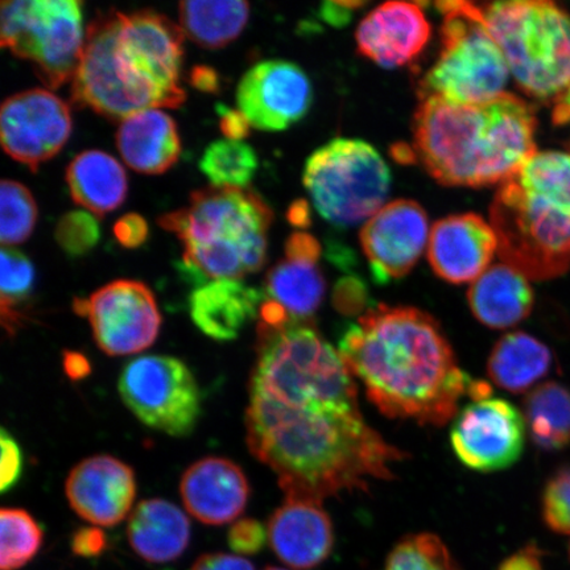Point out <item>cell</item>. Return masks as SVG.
Here are the masks:
<instances>
[{"label": "cell", "mask_w": 570, "mask_h": 570, "mask_svg": "<svg viewBox=\"0 0 570 570\" xmlns=\"http://www.w3.org/2000/svg\"><path fill=\"white\" fill-rule=\"evenodd\" d=\"M533 444L558 452L570 444V390L558 382L534 387L523 403Z\"/></svg>", "instance_id": "30"}, {"label": "cell", "mask_w": 570, "mask_h": 570, "mask_svg": "<svg viewBox=\"0 0 570 570\" xmlns=\"http://www.w3.org/2000/svg\"><path fill=\"white\" fill-rule=\"evenodd\" d=\"M82 3L77 0L2 2L0 42L33 63L49 89L73 80L85 46Z\"/></svg>", "instance_id": "10"}, {"label": "cell", "mask_w": 570, "mask_h": 570, "mask_svg": "<svg viewBox=\"0 0 570 570\" xmlns=\"http://www.w3.org/2000/svg\"><path fill=\"white\" fill-rule=\"evenodd\" d=\"M265 570H287V569H282V568H276V567H268Z\"/></svg>", "instance_id": "51"}, {"label": "cell", "mask_w": 570, "mask_h": 570, "mask_svg": "<svg viewBox=\"0 0 570 570\" xmlns=\"http://www.w3.org/2000/svg\"><path fill=\"white\" fill-rule=\"evenodd\" d=\"M265 296L240 281H213L190 296V317L205 336L233 341L244 327L259 317Z\"/></svg>", "instance_id": "23"}, {"label": "cell", "mask_w": 570, "mask_h": 570, "mask_svg": "<svg viewBox=\"0 0 570 570\" xmlns=\"http://www.w3.org/2000/svg\"><path fill=\"white\" fill-rule=\"evenodd\" d=\"M553 120L556 125L570 127V85L554 99Z\"/></svg>", "instance_id": "49"}, {"label": "cell", "mask_w": 570, "mask_h": 570, "mask_svg": "<svg viewBox=\"0 0 570 570\" xmlns=\"http://www.w3.org/2000/svg\"><path fill=\"white\" fill-rule=\"evenodd\" d=\"M117 146L127 166L146 175L167 173L181 153L175 120L159 109L124 119L118 128Z\"/></svg>", "instance_id": "24"}, {"label": "cell", "mask_w": 570, "mask_h": 570, "mask_svg": "<svg viewBox=\"0 0 570 570\" xmlns=\"http://www.w3.org/2000/svg\"><path fill=\"white\" fill-rule=\"evenodd\" d=\"M441 51L420 83V98L458 105H483L504 95L510 69L488 30L480 4L440 2Z\"/></svg>", "instance_id": "8"}, {"label": "cell", "mask_w": 570, "mask_h": 570, "mask_svg": "<svg viewBox=\"0 0 570 570\" xmlns=\"http://www.w3.org/2000/svg\"><path fill=\"white\" fill-rule=\"evenodd\" d=\"M220 131L229 140H240L247 137L249 127L248 120L239 110H232L225 105L217 106Z\"/></svg>", "instance_id": "44"}, {"label": "cell", "mask_w": 570, "mask_h": 570, "mask_svg": "<svg viewBox=\"0 0 570 570\" xmlns=\"http://www.w3.org/2000/svg\"><path fill=\"white\" fill-rule=\"evenodd\" d=\"M199 169L213 187L246 188L258 169V156L240 140H218L205 149Z\"/></svg>", "instance_id": "31"}, {"label": "cell", "mask_w": 570, "mask_h": 570, "mask_svg": "<svg viewBox=\"0 0 570 570\" xmlns=\"http://www.w3.org/2000/svg\"><path fill=\"white\" fill-rule=\"evenodd\" d=\"M246 441L285 499L323 503L394 479L409 453L363 417L353 375L313 321L258 326Z\"/></svg>", "instance_id": "1"}, {"label": "cell", "mask_w": 570, "mask_h": 570, "mask_svg": "<svg viewBox=\"0 0 570 570\" xmlns=\"http://www.w3.org/2000/svg\"><path fill=\"white\" fill-rule=\"evenodd\" d=\"M568 552H569V560H570V543H569V550H568Z\"/></svg>", "instance_id": "52"}, {"label": "cell", "mask_w": 570, "mask_h": 570, "mask_svg": "<svg viewBox=\"0 0 570 570\" xmlns=\"http://www.w3.org/2000/svg\"><path fill=\"white\" fill-rule=\"evenodd\" d=\"M551 348L525 332H512L499 340L490 353L488 374L499 389L522 394L551 373Z\"/></svg>", "instance_id": "28"}, {"label": "cell", "mask_w": 570, "mask_h": 570, "mask_svg": "<svg viewBox=\"0 0 570 570\" xmlns=\"http://www.w3.org/2000/svg\"><path fill=\"white\" fill-rule=\"evenodd\" d=\"M386 570H462L436 534L417 533L402 539L387 558Z\"/></svg>", "instance_id": "35"}, {"label": "cell", "mask_w": 570, "mask_h": 570, "mask_svg": "<svg viewBox=\"0 0 570 570\" xmlns=\"http://www.w3.org/2000/svg\"><path fill=\"white\" fill-rule=\"evenodd\" d=\"M361 6H363V3H325L323 9H321V16H323L326 23L340 27L347 23L352 18V13L358 10Z\"/></svg>", "instance_id": "47"}, {"label": "cell", "mask_w": 570, "mask_h": 570, "mask_svg": "<svg viewBox=\"0 0 570 570\" xmlns=\"http://www.w3.org/2000/svg\"><path fill=\"white\" fill-rule=\"evenodd\" d=\"M497 570H544L543 552L537 544H527L505 559Z\"/></svg>", "instance_id": "45"}, {"label": "cell", "mask_w": 570, "mask_h": 570, "mask_svg": "<svg viewBox=\"0 0 570 570\" xmlns=\"http://www.w3.org/2000/svg\"><path fill=\"white\" fill-rule=\"evenodd\" d=\"M541 515L548 529L570 534V465L556 470L547 481L541 495Z\"/></svg>", "instance_id": "37"}, {"label": "cell", "mask_w": 570, "mask_h": 570, "mask_svg": "<svg viewBox=\"0 0 570 570\" xmlns=\"http://www.w3.org/2000/svg\"><path fill=\"white\" fill-rule=\"evenodd\" d=\"M288 217L292 225L304 227L309 223V213L304 203H295L291 206Z\"/></svg>", "instance_id": "50"}, {"label": "cell", "mask_w": 570, "mask_h": 570, "mask_svg": "<svg viewBox=\"0 0 570 570\" xmlns=\"http://www.w3.org/2000/svg\"><path fill=\"white\" fill-rule=\"evenodd\" d=\"M75 312L90 321L92 336L104 353L132 355L158 340L161 315L153 291L137 281L104 285L89 298H75Z\"/></svg>", "instance_id": "12"}, {"label": "cell", "mask_w": 570, "mask_h": 570, "mask_svg": "<svg viewBox=\"0 0 570 570\" xmlns=\"http://www.w3.org/2000/svg\"><path fill=\"white\" fill-rule=\"evenodd\" d=\"M126 407L153 430L184 438L202 415V392L194 373L169 355H145L127 363L118 382Z\"/></svg>", "instance_id": "11"}, {"label": "cell", "mask_w": 570, "mask_h": 570, "mask_svg": "<svg viewBox=\"0 0 570 570\" xmlns=\"http://www.w3.org/2000/svg\"><path fill=\"white\" fill-rule=\"evenodd\" d=\"M470 309L490 330H509L531 315L534 295L529 279L505 263H497L470 285Z\"/></svg>", "instance_id": "25"}, {"label": "cell", "mask_w": 570, "mask_h": 570, "mask_svg": "<svg viewBox=\"0 0 570 570\" xmlns=\"http://www.w3.org/2000/svg\"><path fill=\"white\" fill-rule=\"evenodd\" d=\"M268 541L285 566L311 570L330 558L334 530L323 503L285 499L268 522Z\"/></svg>", "instance_id": "20"}, {"label": "cell", "mask_w": 570, "mask_h": 570, "mask_svg": "<svg viewBox=\"0 0 570 570\" xmlns=\"http://www.w3.org/2000/svg\"><path fill=\"white\" fill-rule=\"evenodd\" d=\"M114 235L120 245L127 248L139 247L148 238V225L139 214H126L114 225Z\"/></svg>", "instance_id": "42"}, {"label": "cell", "mask_w": 570, "mask_h": 570, "mask_svg": "<svg viewBox=\"0 0 570 570\" xmlns=\"http://www.w3.org/2000/svg\"><path fill=\"white\" fill-rule=\"evenodd\" d=\"M71 132L69 106L53 92L27 90L7 98L0 111V140L7 155L32 170L52 159Z\"/></svg>", "instance_id": "14"}, {"label": "cell", "mask_w": 570, "mask_h": 570, "mask_svg": "<svg viewBox=\"0 0 570 570\" xmlns=\"http://www.w3.org/2000/svg\"><path fill=\"white\" fill-rule=\"evenodd\" d=\"M514 404L501 397L475 399L453 422L451 444L458 459L475 472L508 469L520 459L525 424Z\"/></svg>", "instance_id": "13"}, {"label": "cell", "mask_w": 570, "mask_h": 570, "mask_svg": "<svg viewBox=\"0 0 570 570\" xmlns=\"http://www.w3.org/2000/svg\"><path fill=\"white\" fill-rule=\"evenodd\" d=\"M70 508L99 527H114L131 511L137 497L134 470L111 455H95L71 469L66 483Z\"/></svg>", "instance_id": "17"}, {"label": "cell", "mask_w": 570, "mask_h": 570, "mask_svg": "<svg viewBox=\"0 0 570 570\" xmlns=\"http://www.w3.org/2000/svg\"><path fill=\"white\" fill-rule=\"evenodd\" d=\"M62 366L69 380L75 382L83 381L91 373L90 361L87 356L73 351L62 353Z\"/></svg>", "instance_id": "46"}, {"label": "cell", "mask_w": 570, "mask_h": 570, "mask_svg": "<svg viewBox=\"0 0 570 570\" xmlns=\"http://www.w3.org/2000/svg\"><path fill=\"white\" fill-rule=\"evenodd\" d=\"M99 237L101 230L95 214L85 210L63 214L55 232L57 244L71 258L90 253L97 246Z\"/></svg>", "instance_id": "36"}, {"label": "cell", "mask_w": 570, "mask_h": 570, "mask_svg": "<svg viewBox=\"0 0 570 570\" xmlns=\"http://www.w3.org/2000/svg\"><path fill=\"white\" fill-rule=\"evenodd\" d=\"M268 532L258 520L244 518L232 525L227 533V543L237 554H256L263 550Z\"/></svg>", "instance_id": "38"}, {"label": "cell", "mask_w": 570, "mask_h": 570, "mask_svg": "<svg viewBox=\"0 0 570 570\" xmlns=\"http://www.w3.org/2000/svg\"><path fill=\"white\" fill-rule=\"evenodd\" d=\"M430 220L412 199L384 205L361 230V245L377 284L402 279L422 258L430 242Z\"/></svg>", "instance_id": "15"}, {"label": "cell", "mask_w": 570, "mask_h": 570, "mask_svg": "<svg viewBox=\"0 0 570 570\" xmlns=\"http://www.w3.org/2000/svg\"><path fill=\"white\" fill-rule=\"evenodd\" d=\"M370 303L367 289L358 277L348 276L337 283L333 292V304L345 316L365 315Z\"/></svg>", "instance_id": "39"}, {"label": "cell", "mask_w": 570, "mask_h": 570, "mask_svg": "<svg viewBox=\"0 0 570 570\" xmlns=\"http://www.w3.org/2000/svg\"><path fill=\"white\" fill-rule=\"evenodd\" d=\"M190 82L204 92H216L219 88L218 75L209 67H196L191 70Z\"/></svg>", "instance_id": "48"}, {"label": "cell", "mask_w": 570, "mask_h": 570, "mask_svg": "<svg viewBox=\"0 0 570 570\" xmlns=\"http://www.w3.org/2000/svg\"><path fill=\"white\" fill-rule=\"evenodd\" d=\"M274 214L256 191L209 187L159 219L184 244V262L212 281H240L266 265Z\"/></svg>", "instance_id": "6"}, {"label": "cell", "mask_w": 570, "mask_h": 570, "mask_svg": "<svg viewBox=\"0 0 570 570\" xmlns=\"http://www.w3.org/2000/svg\"><path fill=\"white\" fill-rule=\"evenodd\" d=\"M180 493L191 517L204 524L223 525L234 522L245 511L249 484L237 463L206 458L184 473Z\"/></svg>", "instance_id": "21"}, {"label": "cell", "mask_w": 570, "mask_h": 570, "mask_svg": "<svg viewBox=\"0 0 570 570\" xmlns=\"http://www.w3.org/2000/svg\"><path fill=\"white\" fill-rule=\"evenodd\" d=\"M321 247L308 233L292 234L284 259L268 271L266 295L292 320L311 321L324 302L326 282L318 267Z\"/></svg>", "instance_id": "22"}, {"label": "cell", "mask_w": 570, "mask_h": 570, "mask_svg": "<svg viewBox=\"0 0 570 570\" xmlns=\"http://www.w3.org/2000/svg\"><path fill=\"white\" fill-rule=\"evenodd\" d=\"M249 6L237 0L226 2H181L178 4L180 27L196 45L208 49L223 48L244 31Z\"/></svg>", "instance_id": "29"}, {"label": "cell", "mask_w": 570, "mask_h": 570, "mask_svg": "<svg viewBox=\"0 0 570 570\" xmlns=\"http://www.w3.org/2000/svg\"><path fill=\"white\" fill-rule=\"evenodd\" d=\"M38 206L23 184L3 180L0 185V242L3 247L23 244L31 237Z\"/></svg>", "instance_id": "34"}, {"label": "cell", "mask_w": 570, "mask_h": 570, "mask_svg": "<svg viewBox=\"0 0 570 570\" xmlns=\"http://www.w3.org/2000/svg\"><path fill=\"white\" fill-rule=\"evenodd\" d=\"M189 570H255V567L240 556L206 553Z\"/></svg>", "instance_id": "43"}, {"label": "cell", "mask_w": 570, "mask_h": 570, "mask_svg": "<svg viewBox=\"0 0 570 570\" xmlns=\"http://www.w3.org/2000/svg\"><path fill=\"white\" fill-rule=\"evenodd\" d=\"M498 255L527 279L570 266V154L537 153L497 190L490 208Z\"/></svg>", "instance_id": "5"}, {"label": "cell", "mask_w": 570, "mask_h": 570, "mask_svg": "<svg viewBox=\"0 0 570 570\" xmlns=\"http://www.w3.org/2000/svg\"><path fill=\"white\" fill-rule=\"evenodd\" d=\"M537 117L504 92L483 105L423 98L413 122V154L445 187L501 185L537 154Z\"/></svg>", "instance_id": "4"}, {"label": "cell", "mask_w": 570, "mask_h": 570, "mask_svg": "<svg viewBox=\"0 0 570 570\" xmlns=\"http://www.w3.org/2000/svg\"><path fill=\"white\" fill-rule=\"evenodd\" d=\"M70 547L71 551L80 558H98L107 548L106 533L97 527H82L71 537Z\"/></svg>", "instance_id": "41"}, {"label": "cell", "mask_w": 570, "mask_h": 570, "mask_svg": "<svg viewBox=\"0 0 570 570\" xmlns=\"http://www.w3.org/2000/svg\"><path fill=\"white\" fill-rule=\"evenodd\" d=\"M312 83L301 67L283 60L256 63L242 77L238 110L262 131H283L309 111Z\"/></svg>", "instance_id": "16"}, {"label": "cell", "mask_w": 570, "mask_h": 570, "mask_svg": "<svg viewBox=\"0 0 570 570\" xmlns=\"http://www.w3.org/2000/svg\"><path fill=\"white\" fill-rule=\"evenodd\" d=\"M67 183L75 203L99 217L118 209L127 196L124 167L111 155L95 149L71 160Z\"/></svg>", "instance_id": "27"}, {"label": "cell", "mask_w": 570, "mask_h": 570, "mask_svg": "<svg viewBox=\"0 0 570 570\" xmlns=\"http://www.w3.org/2000/svg\"><path fill=\"white\" fill-rule=\"evenodd\" d=\"M0 306L2 325L9 336L17 333L23 324V315L17 306L30 297L35 283V268L23 253L12 247H2L0 252Z\"/></svg>", "instance_id": "33"}, {"label": "cell", "mask_w": 570, "mask_h": 570, "mask_svg": "<svg viewBox=\"0 0 570 570\" xmlns=\"http://www.w3.org/2000/svg\"><path fill=\"white\" fill-rule=\"evenodd\" d=\"M304 185L320 216L348 227L383 208L391 187L386 161L368 142L334 139L306 160Z\"/></svg>", "instance_id": "9"}, {"label": "cell", "mask_w": 570, "mask_h": 570, "mask_svg": "<svg viewBox=\"0 0 570 570\" xmlns=\"http://www.w3.org/2000/svg\"><path fill=\"white\" fill-rule=\"evenodd\" d=\"M338 347L370 402L390 419L444 425L472 386L443 327L415 306H370Z\"/></svg>", "instance_id": "2"}, {"label": "cell", "mask_w": 570, "mask_h": 570, "mask_svg": "<svg viewBox=\"0 0 570 570\" xmlns=\"http://www.w3.org/2000/svg\"><path fill=\"white\" fill-rule=\"evenodd\" d=\"M430 39L431 24L423 6L407 2L377 6L355 33L360 53L386 69L409 66Z\"/></svg>", "instance_id": "19"}, {"label": "cell", "mask_w": 570, "mask_h": 570, "mask_svg": "<svg viewBox=\"0 0 570 570\" xmlns=\"http://www.w3.org/2000/svg\"><path fill=\"white\" fill-rule=\"evenodd\" d=\"M489 32L520 90L558 98L570 85V16L552 2L514 0L480 4Z\"/></svg>", "instance_id": "7"}, {"label": "cell", "mask_w": 570, "mask_h": 570, "mask_svg": "<svg viewBox=\"0 0 570 570\" xmlns=\"http://www.w3.org/2000/svg\"><path fill=\"white\" fill-rule=\"evenodd\" d=\"M426 253L441 279L458 285L473 283L498 254L497 234L479 214L449 216L432 227Z\"/></svg>", "instance_id": "18"}, {"label": "cell", "mask_w": 570, "mask_h": 570, "mask_svg": "<svg viewBox=\"0 0 570 570\" xmlns=\"http://www.w3.org/2000/svg\"><path fill=\"white\" fill-rule=\"evenodd\" d=\"M127 539L141 560L167 564L187 551L189 519L174 503L158 498L147 499L128 519Z\"/></svg>", "instance_id": "26"}, {"label": "cell", "mask_w": 570, "mask_h": 570, "mask_svg": "<svg viewBox=\"0 0 570 570\" xmlns=\"http://www.w3.org/2000/svg\"><path fill=\"white\" fill-rule=\"evenodd\" d=\"M184 31L161 13L110 10L91 21L71 101L124 120L145 110L181 106Z\"/></svg>", "instance_id": "3"}, {"label": "cell", "mask_w": 570, "mask_h": 570, "mask_svg": "<svg viewBox=\"0 0 570 570\" xmlns=\"http://www.w3.org/2000/svg\"><path fill=\"white\" fill-rule=\"evenodd\" d=\"M0 444H2V466H0V490L2 493L17 487L21 473H23V455L20 446L10 432L3 428L0 432Z\"/></svg>", "instance_id": "40"}, {"label": "cell", "mask_w": 570, "mask_h": 570, "mask_svg": "<svg viewBox=\"0 0 570 570\" xmlns=\"http://www.w3.org/2000/svg\"><path fill=\"white\" fill-rule=\"evenodd\" d=\"M45 533L35 518L21 509L0 511V569L19 570L40 551Z\"/></svg>", "instance_id": "32"}]
</instances>
